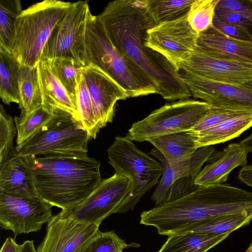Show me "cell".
Wrapping results in <instances>:
<instances>
[{"instance_id":"6da1fadb","label":"cell","mask_w":252,"mask_h":252,"mask_svg":"<svg viewBox=\"0 0 252 252\" xmlns=\"http://www.w3.org/2000/svg\"><path fill=\"white\" fill-rule=\"evenodd\" d=\"M119 51L155 85L167 100L189 99L191 94L179 72L163 56L145 45L147 31L155 26L142 0L109 2L97 15Z\"/></svg>"},{"instance_id":"7a4b0ae2","label":"cell","mask_w":252,"mask_h":252,"mask_svg":"<svg viewBox=\"0 0 252 252\" xmlns=\"http://www.w3.org/2000/svg\"><path fill=\"white\" fill-rule=\"evenodd\" d=\"M38 196L62 211L80 204L102 181L100 163L87 155L25 157Z\"/></svg>"},{"instance_id":"3957f363","label":"cell","mask_w":252,"mask_h":252,"mask_svg":"<svg viewBox=\"0 0 252 252\" xmlns=\"http://www.w3.org/2000/svg\"><path fill=\"white\" fill-rule=\"evenodd\" d=\"M238 209L236 197L227 186H198L179 198L143 211L139 222L155 227L159 235L169 236L186 233Z\"/></svg>"},{"instance_id":"277c9868","label":"cell","mask_w":252,"mask_h":252,"mask_svg":"<svg viewBox=\"0 0 252 252\" xmlns=\"http://www.w3.org/2000/svg\"><path fill=\"white\" fill-rule=\"evenodd\" d=\"M86 39V65L100 69L125 90L129 97L158 94L153 83L115 47L97 16L91 12Z\"/></svg>"},{"instance_id":"5b68a950","label":"cell","mask_w":252,"mask_h":252,"mask_svg":"<svg viewBox=\"0 0 252 252\" xmlns=\"http://www.w3.org/2000/svg\"><path fill=\"white\" fill-rule=\"evenodd\" d=\"M71 3L45 0L22 10L16 22L12 50L21 65L37 66L53 31Z\"/></svg>"},{"instance_id":"8992f818","label":"cell","mask_w":252,"mask_h":252,"mask_svg":"<svg viewBox=\"0 0 252 252\" xmlns=\"http://www.w3.org/2000/svg\"><path fill=\"white\" fill-rule=\"evenodd\" d=\"M107 154L115 173L127 177L131 182L130 191L118 213L132 211L141 197L158 183L161 164L139 150L126 136L115 137Z\"/></svg>"},{"instance_id":"52a82bcc","label":"cell","mask_w":252,"mask_h":252,"mask_svg":"<svg viewBox=\"0 0 252 252\" xmlns=\"http://www.w3.org/2000/svg\"><path fill=\"white\" fill-rule=\"evenodd\" d=\"M54 117L27 141L15 148L24 157L87 155L88 132L70 114L57 110Z\"/></svg>"},{"instance_id":"ba28073f","label":"cell","mask_w":252,"mask_h":252,"mask_svg":"<svg viewBox=\"0 0 252 252\" xmlns=\"http://www.w3.org/2000/svg\"><path fill=\"white\" fill-rule=\"evenodd\" d=\"M201 100L181 99L167 103L132 125L126 136L132 141H149L174 133L189 130L211 108Z\"/></svg>"},{"instance_id":"9c48e42d","label":"cell","mask_w":252,"mask_h":252,"mask_svg":"<svg viewBox=\"0 0 252 252\" xmlns=\"http://www.w3.org/2000/svg\"><path fill=\"white\" fill-rule=\"evenodd\" d=\"M220 151L213 146L198 148L188 159L169 164L156 148L150 153L158 159L162 167L161 179L151 196L156 206L172 201L194 190V184L203 164L216 158Z\"/></svg>"},{"instance_id":"30bf717a","label":"cell","mask_w":252,"mask_h":252,"mask_svg":"<svg viewBox=\"0 0 252 252\" xmlns=\"http://www.w3.org/2000/svg\"><path fill=\"white\" fill-rule=\"evenodd\" d=\"M90 13L88 1L72 3L53 31L40 61L68 57L85 66L86 33Z\"/></svg>"},{"instance_id":"8fae6325","label":"cell","mask_w":252,"mask_h":252,"mask_svg":"<svg viewBox=\"0 0 252 252\" xmlns=\"http://www.w3.org/2000/svg\"><path fill=\"white\" fill-rule=\"evenodd\" d=\"M130 189V179L115 173L111 177L102 180L93 192L76 207L60 212L78 221L100 225L110 215L118 213Z\"/></svg>"},{"instance_id":"7c38bea8","label":"cell","mask_w":252,"mask_h":252,"mask_svg":"<svg viewBox=\"0 0 252 252\" xmlns=\"http://www.w3.org/2000/svg\"><path fill=\"white\" fill-rule=\"evenodd\" d=\"M198 35L190 26L187 13L150 28L145 45L163 56L179 72L180 64L197 47Z\"/></svg>"},{"instance_id":"4fadbf2b","label":"cell","mask_w":252,"mask_h":252,"mask_svg":"<svg viewBox=\"0 0 252 252\" xmlns=\"http://www.w3.org/2000/svg\"><path fill=\"white\" fill-rule=\"evenodd\" d=\"M53 206L40 197H23L0 191V226L18 235L36 232L47 223Z\"/></svg>"},{"instance_id":"5bb4252c","label":"cell","mask_w":252,"mask_h":252,"mask_svg":"<svg viewBox=\"0 0 252 252\" xmlns=\"http://www.w3.org/2000/svg\"><path fill=\"white\" fill-rule=\"evenodd\" d=\"M180 70L235 86L252 82V63L212 54L198 47L180 64Z\"/></svg>"},{"instance_id":"9a60e30c","label":"cell","mask_w":252,"mask_h":252,"mask_svg":"<svg viewBox=\"0 0 252 252\" xmlns=\"http://www.w3.org/2000/svg\"><path fill=\"white\" fill-rule=\"evenodd\" d=\"M191 95L214 106L252 112V90L179 71Z\"/></svg>"},{"instance_id":"2e32d148","label":"cell","mask_w":252,"mask_h":252,"mask_svg":"<svg viewBox=\"0 0 252 252\" xmlns=\"http://www.w3.org/2000/svg\"><path fill=\"white\" fill-rule=\"evenodd\" d=\"M47 224L37 252H78L100 231L99 225L79 222L61 212L53 216Z\"/></svg>"},{"instance_id":"e0dca14e","label":"cell","mask_w":252,"mask_h":252,"mask_svg":"<svg viewBox=\"0 0 252 252\" xmlns=\"http://www.w3.org/2000/svg\"><path fill=\"white\" fill-rule=\"evenodd\" d=\"M82 74L91 98L96 122L100 129L112 123L118 101L129 98L116 81L97 67L88 64Z\"/></svg>"},{"instance_id":"ac0fdd59","label":"cell","mask_w":252,"mask_h":252,"mask_svg":"<svg viewBox=\"0 0 252 252\" xmlns=\"http://www.w3.org/2000/svg\"><path fill=\"white\" fill-rule=\"evenodd\" d=\"M0 191L20 196L39 197L32 169L15 148L0 164Z\"/></svg>"},{"instance_id":"d6986e66","label":"cell","mask_w":252,"mask_h":252,"mask_svg":"<svg viewBox=\"0 0 252 252\" xmlns=\"http://www.w3.org/2000/svg\"><path fill=\"white\" fill-rule=\"evenodd\" d=\"M248 154L240 143L230 144L200 171L195 180V185L204 187L223 184L234 169L247 165Z\"/></svg>"},{"instance_id":"ffe728a7","label":"cell","mask_w":252,"mask_h":252,"mask_svg":"<svg viewBox=\"0 0 252 252\" xmlns=\"http://www.w3.org/2000/svg\"><path fill=\"white\" fill-rule=\"evenodd\" d=\"M37 68L42 99V105L53 113L57 110L63 111L81 122L77 105L52 72L47 62L40 61Z\"/></svg>"},{"instance_id":"44dd1931","label":"cell","mask_w":252,"mask_h":252,"mask_svg":"<svg viewBox=\"0 0 252 252\" xmlns=\"http://www.w3.org/2000/svg\"><path fill=\"white\" fill-rule=\"evenodd\" d=\"M197 47L212 54L252 63V40L231 38L213 26L199 34Z\"/></svg>"},{"instance_id":"7402d4cb","label":"cell","mask_w":252,"mask_h":252,"mask_svg":"<svg viewBox=\"0 0 252 252\" xmlns=\"http://www.w3.org/2000/svg\"><path fill=\"white\" fill-rule=\"evenodd\" d=\"M252 126V113L228 119L194 136L196 147L198 149L230 140Z\"/></svg>"},{"instance_id":"603a6c76","label":"cell","mask_w":252,"mask_h":252,"mask_svg":"<svg viewBox=\"0 0 252 252\" xmlns=\"http://www.w3.org/2000/svg\"><path fill=\"white\" fill-rule=\"evenodd\" d=\"M230 235L187 232L168 236L158 252H207Z\"/></svg>"},{"instance_id":"cb8c5ba5","label":"cell","mask_w":252,"mask_h":252,"mask_svg":"<svg viewBox=\"0 0 252 252\" xmlns=\"http://www.w3.org/2000/svg\"><path fill=\"white\" fill-rule=\"evenodd\" d=\"M195 137L187 132L161 136L149 142L163 155L169 164L190 158L197 149Z\"/></svg>"},{"instance_id":"d4e9b609","label":"cell","mask_w":252,"mask_h":252,"mask_svg":"<svg viewBox=\"0 0 252 252\" xmlns=\"http://www.w3.org/2000/svg\"><path fill=\"white\" fill-rule=\"evenodd\" d=\"M20 66L11 53L0 48V96L5 104L19 103L18 81Z\"/></svg>"},{"instance_id":"484cf974","label":"cell","mask_w":252,"mask_h":252,"mask_svg":"<svg viewBox=\"0 0 252 252\" xmlns=\"http://www.w3.org/2000/svg\"><path fill=\"white\" fill-rule=\"evenodd\" d=\"M18 91L21 114L31 113L42 105L37 66L32 67L21 65Z\"/></svg>"},{"instance_id":"4316f807","label":"cell","mask_w":252,"mask_h":252,"mask_svg":"<svg viewBox=\"0 0 252 252\" xmlns=\"http://www.w3.org/2000/svg\"><path fill=\"white\" fill-rule=\"evenodd\" d=\"M194 0H142L143 6L155 25L187 14Z\"/></svg>"},{"instance_id":"83f0119b","label":"cell","mask_w":252,"mask_h":252,"mask_svg":"<svg viewBox=\"0 0 252 252\" xmlns=\"http://www.w3.org/2000/svg\"><path fill=\"white\" fill-rule=\"evenodd\" d=\"M46 61L77 105V92L83 66L68 57L57 58Z\"/></svg>"},{"instance_id":"f1b7e54d","label":"cell","mask_w":252,"mask_h":252,"mask_svg":"<svg viewBox=\"0 0 252 252\" xmlns=\"http://www.w3.org/2000/svg\"><path fill=\"white\" fill-rule=\"evenodd\" d=\"M252 220V210H245L214 219L187 232L211 235L230 234L234 231L249 225Z\"/></svg>"},{"instance_id":"f546056e","label":"cell","mask_w":252,"mask_h":252,"mask_svg":"<svg viewBox=\"0 0 252 252\" xmlns=\"http://www.w3.org/2000/svg\"><path fill=\"white\" fill-rule=\"evenodd\" d=\"M42 105L27 114H21L14 117L17 130V145L27 141L54 116Z\"/></svg>"},{"instance_id":"4dcf8cb0","label":"cell","mask_w":252,"mask_h":252,"mask_svg":"<svg viewBox=\"0 0 252 252\" xmlns=\"http://www.w3.org/2000/svg\"><path fill=\"white\" fill-rule=\"evenodd\" d=\"M22 10L19 0L0 1V48L11 53L16 22Z\"/></svg>"},{"instance_id":"1f68e13d","label":"cell","mask_w":252,"mask_h":252,"mask_svg":"<svg viewBox=\"0 0 252 252\" xmlns=\"http://www.w3.org/2000/svg\"><path fill=\"white\" fill-rule=\"evenodd\" d=\"M219 0H194L188 13V21L198 34L213 26Z\"/></svg>"},{"instance_id":"d6a6232c","label":"cell","mask_w":252,"mask_h":252,"mask_svg":"<svg viewBox=\"0 0 252 252\" xmlns=\"http://www.w3.org/2000/svg\"><path fill=\"white\" fill-rule=\"evenodd\" d=\"M77 106L81 122L90 139H95L100 129L94 117L91 98L83 74L77 92Z\"/></svg>"},{"instance_id":"836d02e7","label":"cell","mask_w":252,"mask_h":252,"mask_svg":"<svg viewBox=\"0 0 252 252\" xmlns=\"http://www.w3.org/2000/svg\"><path fill=\"white\" fill-rule=\"evenodd\" d=\"M250 113L252 112L211 105L198 122L187 132L194 136L228 119Z\"/></svg>"},{"instance_id":"e575fe53","label":"cell","mask_w":252,"mask_h":252,"mask_svg":"<svg viewBox=\"0 0 252 252\" xmlns=\"http://www.w3.org/2000/svg\"><path fill=\"white\" fill-rule=\"evenodd\" d=\"M133 246L127 244L113 230L99 231L79 252H123L125 249Z\"/></svg>"},{"instance_id":"d590c367","label":"cell","mask_w":252,"mask_h":252,"mask_svg":"<svg viewBox=\"0 0 252 252\" xmlns=\"http://www.w3.org/2000/svg\"><path fill=\"white\" fill-rule=\"evenodd\" d=\"M17 134L14 120L0 106V164L3 162L14 149L13 142Z\"/></svg>"},{"instance_id":"8d00e7d4","label":"cell","mask_w":252,"mask_h":252,"mask_svg":"<svg viewBox=\"0 0 252 252\" xmlns=\"http://www.w3.org/2000/svg\"><path fill=\"white\" fill-rule=\"evenodd\" d=\"M215 17L220 21L233 26L252 37L251 23L240 14L217 6Z\"/></svg>"},{"instance_id":"74e56055","label":"cell","mask_w":252,"mask_h":252,"mask_svg":"<svg viewBox=\"0 0 252 252\" xmlns=\"http://www.w3.org/2000/svg\"><path fill=\"white\" fill-rule=\"evenodd\" d=\"M217 5L240 14L252 25V0H219Z\"/></svg>"},{"instance_id":"f35d334b","label":"cell","mask_w":252,"mask_h":252,"mask_svg":"<svg viewBox=\"0 0 252 252\" xmlns=\"http://www.w3.org/2000/svg\"><path fill=\"white\" fill-rule=\"evenodd\" d=\"M213 26L223 34L231 38L240 40H252L249 36L238 28L226 24L214 17Z\"/></svg>"},{"instance_id":"ab89813d","label":"cell","mask_w":252,"mask_h":252,"mask_svg":"<svg viewBox=\"0 0 252 252\" xmlns=\"http://www.w3.org/2000/svg\"><path fill=\"white\" fill-rule=\"evenodd\" d=\"M238 178L242 182L252 187V164L242 167L239 171Z\"/></svg>"},{"instance_id":"60d3db41","label":"cell","mask_w":252,"mask_h":252,"mask_svg":"<svg viewBox=\"0 0 252 252\" xmlns=\"http://www.w3.org/2000/svg\"><path fill=\"white\" fill-rule=\"evenodd\" d=\"M21 245L18 244L14 239L9 237L3 243L0 252H20Z\"/></svg>"},{"instance_id":"b9f144b4","label":"cell","mask_w":252,"mask_h":252,"mask_svg":"<svg viewBox=\"0 0 252 252\" xmlns=\"http://www.w3.org/2000/svg\"><path fill=\"white\" fill-rule=\"evenodd\" d=\"M20 252H37L32 240H27L21 245Z\"/></svg>"},{"instance_id":"7bdbcfd3","label":"cell","mask_w":252,"mask_h":252,"mask_svg":"<svg viewBox=\"0 0 252 252\" xmlns=\"http://www.w3.org/2000/svg\"><path fill=\"white\" fill-rule=\"evenodd\" d=\"M239 143L248 153H252V132Z\"/></svg>"},{"instance_id":"ee69618b","label":"cell","mask_w":252,"mask_h":252,"mask_svg":"<svg viewBox=\"0 0 252 252\" xmlns=\"http://www.w3.org/2000/svg\"><path fill=\"white\" fill-rule=\"evenodd\" d=\"M243 86H244V87H245L248 89L252 90V82L249 83H247L245 85H243Z\"/></svg>"},{"instance_id":"f6af8a7d","label":"cell","mask_w":252,"mask_h":252,"mask_svg":"<svg viewBox=\"0 0 252 252\" xmlns=\"http://www.w3.org/2000/svg\"><path fill=\"white\" fill-rule=\"evenodd\" d=\"M245 252H252V241Z\"/></svg>"},{"instance_id":"bcb514c9","label":"cell","mask_w":252,"mask_h":252,"mask_svg":"<svg viewBox=\"0 0 252 252\" xmlns=\"http://www.w3.org/2000/svg\"><path fill=\"white\" fill-rule=\"evenodd\" d=\"M79 251H80V250H79ZM79 251H78V252H79Z\"/></svg>"}]
</instances>
